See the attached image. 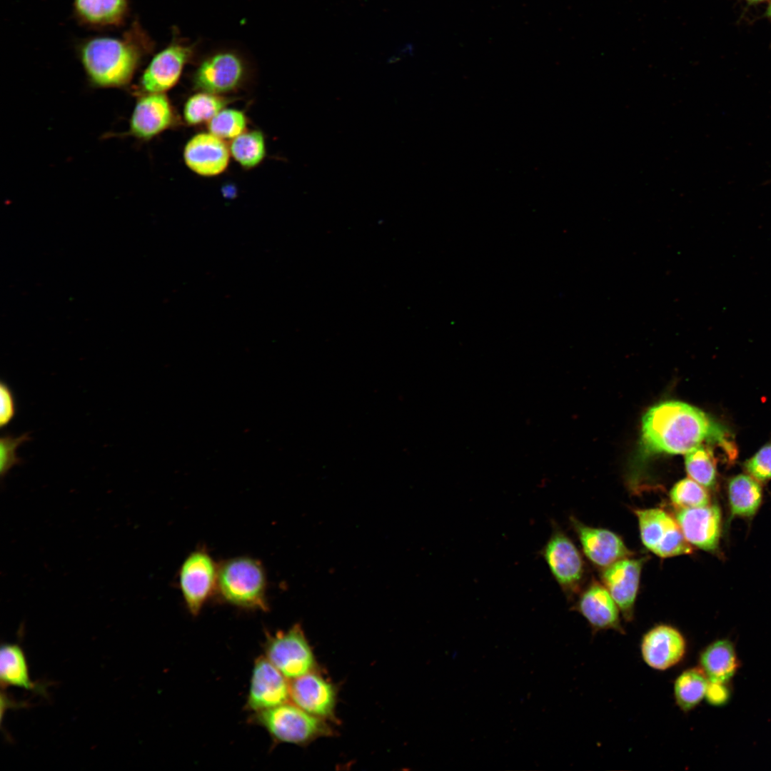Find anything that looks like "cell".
<instances>
[{
    "mask_svg": "<svg viewBox=\"0 0 771 771\" xmlns=\"http://www.w3.org/2000/svg\"><path fill=\"white\" fill-rule=\"evenodd\" d=\"M722 440V433L701 410L667 400L650 408L642 418L641 445L649 454H686L706 440Z\"/></svg>",
    "mask_w": 771,
    "mask_h": 771,
    "instance_id": "7a4b0ae2",
    "label": "cell"
},
{
    "mask_svg": "<svg viewBox=\"0 0 771 771\" xmlns=\"http://www.w3.org/2000/svg\"><path fill=\"white\" fill-rule=\"evenodd\" d=\"M540 555L565 595L573 598L578 595L585 580L586 565L573 541L555 523Z\"/></svg>",
    "mask_w": 771,
    "mask_h": 771,
    "instance_id": "ba28073f",
    "label": "cell"
},
{
    "mask_svg": "<svg viewBox=\"0 0 771 771\" xmlns=\"http://www.w3.org/2000/svg\"><path fill=\"white\" fill-rule=\"evenodd\" d=\"M744 466L747 473L758 481L771 480V443L760 448Z\"/></svg>",
    "mask_w": 771,
    "mask_h": 771,
    "instance_id": "4dcf8cb0",
    "label": "cell"
},
{
    "mask_svg": "<svg viewBox=\"0 0 771 771\" xmlns=\"http://www.w3.org/2000/svg\"><path fill=\"white\" fill-rule=\"evenodd\" d=\"M228 103V99L223 96L198 91L185 102L183 109V120L187 125L193 126L208 123Z\"/></svg>",
    "mask_w": 771,
    "mask_h": 771,
    "instance_id": "484cf974",
    "label": "cell"
},
{
    "mask_svg": "<svg viewBox=\"0 0 771 771\" xmlns=\"http://www.w3.org/2000/svg\"><path fill=\"white\" fill-rule=\"evenodd\" d=\"M675 518L687 541L707 552H715L719 545L722 514L717 505L677 509Z\"/></svg>",
    "mask_w": 771,
    "mask_h": 771,
    "instance_id": "ac0fdd59",
    "label": "cell"
},
{
    "mask_svg": "<svg viewBox=\"0 0 771 771\" xmlns=\"http://www.w3.org/2000/svg\"><path fill=\"white\" fill-rule=\"evenodd\" d=\"M646 560L645 557H627L602 569V583L609 591L627 622H631L634 618L640 575Z\"/></svg>",
    "mask_w": 771,
    "mask_h": 771,
    "instance_id": "4fadbf2b",
    "label": "cell"
},
{
    "mask_svg": "<svg viewBox=\"0 0 771 771\" xmlns=\"http://www.w3.org/2000/svg\"><path fill=\"white\" fill-rule=\"evenodd\" d=\"M268 578L265 567L248 555L229 558L218 563L215 598L238 609L268 611Z\"/></svg>",
    "mask_w": 771,
    "mask_h": 771,
    "instance_id": "3957f363",
    "label": "cell"
},
{
    "mask_svg": "<svg viewBox=\"0 0 771 771\" xmlns=\"http://www.w3.org/2000/svg\"><path fill=\"white\" fill-rule=\"evenodd\" d=\"M643 545L655 555L667 558L692 554V546L685 539L675 518L659 508L633 510Z\"/></svg>",
    "mask_w": 771,
    "mask_h": 771,
    "instance_id": "30bf717a",
    "label": "cell"
},
{
    "mask_svg": "<svg viewBox=\"0 0 771 771\" xmlns=\"http://www.w3.org/2000/svg\"><path fill=\"white\" fill-rule=\"evenodd\" d=\"M685 470L691 479L707 489L717 482V467L712 450L702 445L685 454Z\"/></svg>",
    "mask_w": 771,
    "mask_h": 771,
    "instance_id": "4316f807",
    "label": "cell"
},
{
    "mask_svg": "<svg viewBox=\"0 0 771 771\" xmlns=\"http://www.w3.org/2000/svg\"><path fill=\"white\" fill-rule=\"evenodd\" d=\"M573 610L585 618L593 633L608 630L625 633L618 605L604 585L595 580L580 591Z\"/></svg>",
    "mask_w": 771,
    "mask_h": 771,
    "instance_id": "9a60e30c",
    "label": "cell"
},
{
    "mask_svg": "<svg viewBox=\"0 0 771 771\" xmlns=\"http://www.w3.org/2000/svg\"><path fill=\"white\" fill-rule=\"evenodd\" d=\"M31 440L29 433L14 437L11 434L3 435L0 438V475L1 480L15 465L21 463L22 460L17 455V448L24 443Z\"/></svg>",
    "mask_w": 771,
    "mask_h": 771,
    "instance_id": "f546056e",
    "label": "cell"
},
{
    "mask_svg": "<svg viewBox=\"0 0 771 771\" xmlns=\"http://www.w3.org/2000/svg\"><path fill=\"white\" fill-rule=\"evenodd\" d=\"M686 640L681 632L667 624H658L642 636L640 652L651 668L665 670L677 665L685 657Z\"/></svg>",
    "mask_w": 771,
    "mask_h": 771,
    "instance_id": "2e32d148",
    "label": "cell"
},
{
    "mask_svg": "<svg viewBox=\"0 0 771 771\" xmlns=\"http://www.w3.org/2000/svg\"><path fill=\"white\" fill-rule=\"evenodd\" d=\"M708 683L700 667L682 672L674 682V697L678 707L685 712L695 708L705 697Z\"/></svg>",
    "mask_w": 771,
    "mask_h": 771,
    "instance_id": "cb8c5ba5",
    "label": "cell"
},
{
    "mask_svg": "<svg viewBox=\"0 0 771 771\" xmlns=\"http://www.w3.org/2000/svg\"><path fill=\"white\" fill-rule=\"evenodd\" d=\"M264 656L288 679L313 671L316 662L313 650L300 625L285 631L267 633Z\"/></svg>",
    "mask_w": 771,
    "mask_h": 771,
    "instance_id": "9c48e42d",
    "label": "cell"
},
{
    "mask_svg": "<svg viewBox=\"0 0 771 771\" xmlns=\"http://www.w3.org/2000/svg\"><path fill=\"white\" fill-rule=\"evenodd\" d=\"M247 123L243 111L225 107L207 123V128L217 137L231 141L246 131Z\"/></svg>",
    "mask_w": 771,
    "mask_h": 771,
    "instance_id": "f1b7e54d",
    "label": "cell"
},
{
    "mask_svg": "<svg viewBox=\"0 0 771 771\" xmlns=\"http://www.w3.org/2000/svg\"><path fill=\"white\" fill-rule=\"evenodd\" d=\"M231 156L244 169L260 165L266 156L265 136L259 130L246 131L231 141Z\"/></svg>",
    "mask_w": 771,
    "mask_h": 771,
    "instance_id": "d4e9b609",
    "label": "cell"
},
{
    "mask_svg": "<svg viewBox=\"0 0 771 771\" xmlns=\"http://www.w3.org/2000/svg\"><path fill=\"white\" fill-rule=\"evenodd\" d=\"M290 698L303 710L326 720L334 715L337 690L334 685L313 670L291 680Z\"/></svg>",
    "mask_w": 771,
    "mask_h": 771,
    "instance_id": "d6986e66",
    "label": "cell"
},
{
    "mask_svg": "<svg viewBox=\"0 0 771 771\" xmlns=\"http://www.w3.org/2000/svg\"><path fill=\"white\" fill-rule=\"evenodd\" d=\"M264 655L253 663L246 708L258 712L287 702L290 698V683Z\"/></svg>",
    "mask_w": 771,
    "mask_h": 771,
    "instance_id": "7c38bea8",
    "label": "cell"
},
{
    "mask_svg": "<svg viewBox=\"0 0 771 771\" xmlns=\"http://www.w3.org/2000/svg\"><path fill=\"white\" fill-rule=\"evenodd\" d=\"M0 680L2 687L13 686L40 694L45 692L43 685L31 680L24 651L17 643L1 646Z\"/></svg>",
    "mask_w": 771,
    "mask_h": 771,
    "instance_id": "44dd1931",
    "label": "cell"
},
{
    "mask_svg": "<svg viewBox=\"0 0 771 771\" xmlns=\"http://www.w3.org/2000/svg\"><path fill=\"white\" fill-rule=\"evenodd\" d=\"M728 691L725 684L709 682L705 697L712 705H721L728 698Z\"/></svg>",
    "mask_w": 771,
    "mask_h": 771,
    "instance_id": "d6a6232c",
    "label": "cell"
},
{
    "mask_svg": "<svg viewBox=\"0 0 771 771\" xmlns=\"http://www.w3.org/2000/svg\"><path fill=\"white\" fill-rule=\"evenodd\" d=\"M747 1H751V2H756V1H763V0H747Z\"/></svg>",
    "mask_w": 771,
    "mask_h": 771,
    "instance_id": "e575fe53",
    "label": "cell"
},
{
    "mask_svg": "<svg viewBox=\"0 0 771 771\" xmlns=\"http://www.w3.org/2000/svg\"><path fill=\"white\" fill-rule=\"evenodd\" d=\"M728 500L732 516L750 518L758 510L762 500L760 481L750 475L732 478L727 485Z\"/></svg>",
    "mask_w": 771,
    "mask_h": 771,
    "instance_id": "603a6c76",
    "label": "cell"
},
{
    "mask_svg": "<svg viewBox=\"0 0 771 771\" xmlns=\"http://www.w3.org/2000/svg\"><path fill=\"white\" fill-rule=\"evenodd\" d=\"M74 16L81 24L94 29L122 26L129 13L128 0H73Z\"/></svg>",
    "mask_w": 771,
    "mask_h": 771,
    "instance_id": "ffe728a7",
    "label": "cell"
},
{
    "mask_svg": "<svg viewBox=\"0 0 771 771\" xmlns=\"http://www.w3.org/2000/svg\"><path fill=\"white\" fill-rule=\"evenodd\" d=\"M196 44L174 34L170 43L150 60L134 86L135 95L164 93L179 81L185 66L192 60Z\"/></svg>",
    "mask_w": 771,
    "mask_h": 771,
    "instance_id": "8992f818",
    "label": "cell"
},
{
    "mask_svg": "<svg viewBox=\"0 0 771 771\" xmlns=\"http://www.w3.org/2000/svg\"><path fill=\"white\" fill-rule=\"evenodd\" d=\"M699 663L709 682L725 684L732 677L737 667L732 643L728 640L712 642L701 652Z\"/></svg>",
    "mask_w": 771,
    "mask_h": 771,
    "instance_id": "7402d4cb",
    "label": "cell"
},
{
    "mask_svg": "<svg viewBox=\"0 0 771 771\" xmlns=\"http://www.w3.org/2000/svg\"><path fill=\"white\" fill-rule=\"evenodd\" d=\"M250 76L248 63L238 51L222 49L203 58L192 74L197 91L223 96L241 89Z\"/></svg>",
    "mask_w": 771,
    "mask_h": 771,
    "instance_id": "5b68a950",
    "label": "cell"
},
{
    "mask_svg": "<svg viewBox=\"0 0 771 771\" xmlns=\"http://www.w3.org/2000/svg\"><path fill=\"white\" fill-rule=\"evenodd\" d=\"M251 720L262 727L276 743L303 746L331 733L324 719L308 713L293 702H287L253 713Z\"/></svg>",
    "mask_w": 771,
    "mask_h": 771,
    "instance_id": "277c9868",
    "label": "cell"
},
{
    "mask_svg": "<svg viewBox=\"0 0 771 771\" xmlns=\"http://www.w3.org/2000/svg\"><path fill=\"white\" fill-rule=\"evenodd\" d=\"M767 16L771 19V2L767 9Z\"/></svg>",
    "mask_w": 771,
    "mask_h": 771,
    "instance_id": "836d02e7",
    "label": "cell"
},
{
    "mask_svg": "<svg viewBox=\"0 0 771 771\" xmlns=\"http://www.w3.org/2000/svg\"><path fill=\"white\" fill-rule=\"evenodd\" d=\"M136 101L124 136L148 141L176 126L175 110L164 93L135 95Z\"/></svg>",
    "mask_w": 771,
    "mask_h": 771,
    "instance_id": "8fae6325",
    "label": "cell"
},
{
    "mask_svg": "<svg viewBox=\"0 0 771 771\" xmlns=\"http://www.w3.org/2000/svg\"><path fill=\"white\" fill-rule=\"evenodd\" d=\"M230 157L229 146L224 140L210 132L193 136L183 151L186 166L203 177H214L223 173L229 165Z\"/></svg>",
    "mask_w": 771,
    "mask_h": 771,
    "instance_id": "e0dca14e",
    "label": "cell"
},
{
    "mask_svg": "<svg viewBox=\"0 0 771 771\" xmlns=\"http://www.w3.org/2000/svg\"><path fill=\"white\" fill-rule=\"evenodd\" d=\"M16 414V403L14 394L4 381L0 383V426H6Z\"/></svg>",
    "mask_w": 771,
    "mask_h": 771,
    "instance_id": "1f68e13d",
    "label": "cell"
},
{
    "mask_svg": "<svg viewBox=\"0 0 771 771\" xmlns=\"http://www.w3.org/2000/svg\"><path fill=\"white\" fill-rule=\"evenodd\" d=\"M153 41L135 21L120 36H97L82 41L77 54L89 84L97 89L128 88Z\"/></svg>",
    "mask_w": 771,
    "mask_h": 771,
    "instance_id": "6da1fadb",
    "label": "cell"
},
{
    "mask_svg": "<svg viewBox=\"0 0 771 771\" xmlns=\"http://www.w3.org/2000/svg\"><path fill=\"white\" fill-rule=\"evenodd\" d=\"M218 563L205 547L191 551L183 560L177 576L178 587L188 612L198 616L215 597Z\"/></svg>",
    "mask_w": 771,
    "mask_h": 771,
    "instance_id": "52a82bcc",
    "label": "cell"
},
{
    "mask_svg": "<svg viewBox=\"0 0 771 771\" xmlns=\"http://www.w3.org/2000/svg\"><path fill=\"white\" fill-rule=\"evenodd\" d=\"M570 523L583 553L596 567L603 569L620 559L633 556L623 538L613 531L585 525L574 516L570 517Z\"/></svg>",
    "mask_w": 771,
    "mask_h": 771,
    "instance_id": "5bb4252c",
    "label": "cell"
},
{
    "mask_svg": "<svg viewBox=\"0 0 771 771\" xmlns=\"http://www.w3.org/2000/svg\"><path fill=\"white\" fill-rule=\"evenodd\" d=\"M669 498L676 509L706 506L711 501L707 488L690 478L677 481L670 490Z\"/></svg>",
    "mask_w": 771,
    "mask_h": 771,
    "instance_id": "83f0119b",
    "label": "cell"
}]
</instances>
